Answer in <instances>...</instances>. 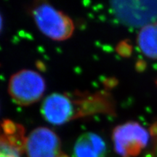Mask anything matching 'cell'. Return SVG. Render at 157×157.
I'll use <instances>...</instances> for the list:
<instances>
[{"label":"cell","mask_w":157,"mask_h":157,"mask_svg":"<svg viewBox=\"0 0 157 157\" xmlns=\"http://www.w3.org/2000/svg\"><path fill=\"white\" fill-rule=\"evenodd\" d=\"M31 15L39 31L52 40H66L74 34L73 21L50 4L43 2L34 6Z\"/></svg>","instance_id":"1"},{"label":"cell","mask_w":157,"mask_h":157,"mask_svg":"<svg viewBox=\"0 0 157 157\" xmlns=\"http://www.w3.org/2000/svg\"><path fill=\"white\" fill-rule=\"evenodd\" d=\"M46 90L43 76L33 70L23 69L10 78L8 92L15 103L22 106L32 105L42 99Z\"/></svg>","instance_id":"2"},{"label":"cell","mask_w":157,"mask_h":157,"mask_svg":"<svg viewBox=\"0 0 157 157\" xmlns=\"http://www.w3.org/2000/svg\"><path fill=\"white\" fill-rule=\"evenodd\" d=\"M110 5L113 15L124 25L143 28L157 20V1H114Z\"/></svg>","instance_id":"3"},{"label":"cell","mask_w":157,"mask_h":157,"mask_svg":"<svg viewBox=\"0 0 157 157\" xmlns=\"http://www.w3.org/2000/svg\"><path fill=\"white\" fill-rule=\"evenodd\" d=\"M112 140L115 151L121 157H135L148 145L149 133L140 124L129 121L113 129Z\"/></svg>","instance_id":"4"},{"label":"cell","mask_w":157,"mask_h":157,"mask_svg":"<svg viewBox=\"0 0 157 157\" xmlns=\"http://www.w3.org/2000/svg\"><path fill=\"white\" fill-rule=\"evenodd\" d=\"M24 151L28 157H60L61 142L52 129L37 127L25 137Z\"/></svg>","instance_id":"5"},{"label":"cell","mask_w":157,"mask_h":157,"mask_svg":"<svg viewBox=\"0 0 157 157\" xmlns=\"http://www.w3.org/2000/svg\"><path fill=\"white\" fill-rule=\"evenodd\" d=\"M41 113L48 122L61 125L76 118L75 103L65 94L52 93L43 101Z\"/></svg>","instance_id":"6"},{"label":"cell","mask_w":157,"mask_h":157,"mask_svg":"<svg viewBox=\"0 0 157 157\" xmlns=\"http://www.w3.org/2000/svg\"><path fill=\"white\" fill-rule=\"evenodd\" d=\"M74 157H106L107 147L105 141L93 132L80 135L74 147Z\"/></svg>","instance_id":"7"},{"label":"cell","mask_w":157,"mask_h":157,"mask_svg":"<svg viewBox=\"0 0 157 157\" xmlns=\"http://www.w3.org/2000/svg\"><path fill=\"white\" fill-rule=\"evenodd\" d=\"M137 44L147 58L157 60V22L143 27L137 36Z\"/></svg>","instance_id":"8"},{"label":"cell","mask_w":157,"mask_h":157,"mask_svg":"<svg viewBox=\"0 0 157 157\" xmlns=\"http://www.w3.org/2000/svg\"><path fill=\"white\" fill-rule=\"evenodd\" d=\"M2 25H3V21H2V17L1 14H0V32H1L2 29Z\"/></svg>","instance_id":"9"},{"label":"cell","mask_w":157,"mask_h":157,"mask_svg":"<svg viewBox=\"0 0 157 157\" xmlns=\"http://www.w3.org/2000/svg\"><path fill=\"white\" fill-rule=\"evenodd\" d=\"M60 157H68L67 155H65V154H61L60 155Z\"/></svg>","instance_id":"10"},{"label":"cell","mask_w":157,"mask_h":157,"mask_svg":"<svg viewBox=\"0 0 157 157\" xmlns=\"http://www.w3.org/2000/svg\"><path fill=\"white\" fill-rule=\"evenodd\" d=\"M156 84H157V79H156Z\"/></svg>","instance_id":"11"}]
</instances>
